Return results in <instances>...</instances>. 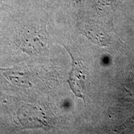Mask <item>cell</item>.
<instances>
[{
	"instance_id": "obj_1",
	"label": "cell",
	"mask_w": 134,
	"mask_h": 134,
	"mask_svg": "<svg viewBox=\"0 0 134 134\" xmlns=\"http://www.w3.org/2000/svg\"><path fill=\"white\" fill-rule=\"evenodd\" d=\"M72 70L68 80L70 88L77 97L83 99L82 91L84 90L85 81L86 78V70L83 63L77 61L72 57Z\"/></svg>"
},
{
	"instance_id": "obj_2",
	"label": "cell",
	"mask_w": 134,
	"mask_h": 134,
	"mask_svg": "<svg viewBox=\"0 0 134 134\" xmlns=\"http://www.w3.org/2000/svg\"><path fill=\"white\" fill-rule=\"evenodd\" d=\"M18 42L21 49L29 53H40L47 48V37L38 34L19 36Z\"/></svg>"
}]
</instances>
